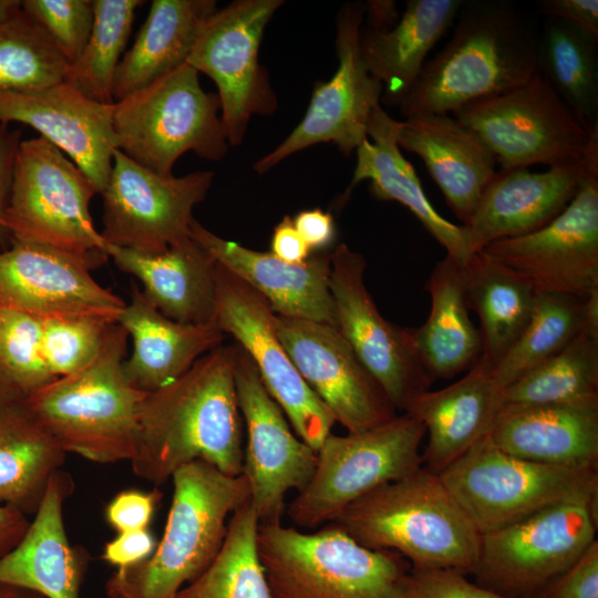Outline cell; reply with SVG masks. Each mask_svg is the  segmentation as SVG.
Returning a JSON list of instances; mask_svg holds the SVG:
<instances>
[{
	"mask_svg": "<svg viewBox=\"0 0 598 598\" xmlns=\"http://www.w3.org/2000/svg\"><path fill=\"white\" fill-rule=\"evenodd\" d=\"M236 343L200 357L172 383L145 392L134 474L155 487L183 465L207 462L243 474L244 423L235 386Z\"/></svg>",
	"mask_w": 598,
	"mask_h": 598,
	"instance_id": "1",
	"label": "cell"
},
{
	"mask_svg": "<svg viewBox=\"0 0 598 598\" xmlns=\"http://www.w3.org/2000/svg\"><path fill=\"white\" fill-rule=\"evenodd\" d=\"M450 41L399 104L404 118L448 114L528 82L537 72L533 20L508 0L462 2Z\"/></svg>",
	"mask_w": 598,
	"mask_h": 598,
	"instance_id": "2",
	"label": "cell"
},
{
	"mask_svg": "<svg viewBox=\"0 0 598 598\" xmlns=\"http://www.w3.org/2000/svg\"><path fill=\"white\" fill-rule=\"evenodd\" d=\"M361 545L390 550L413 568L473 574L481 533L443 484L423 466L347 506L333 522Z\"/></svg>",
	"mask_w": 598,
	"mask_h": 598,
	"instance_id": "3",
	"label": "cell"
},
{
	"mask_svg": "<svg viewBox=\"0 0 598 598\" xmlns=\"http://www.w3.org/2000/svg\"><path fill=\"white\" fill-rule=\"evenodd\" d=\"M127 341L121 324H110L90 363L54 379L22 402L66 453L102 464L135 457L145 392L124 373Z\"/></svg>",
	"mask_w": 598,
	"mask_h": 598,
	"instance_id": "4",
	"label": "cell"
},
{
	"mask_svg": "<svg viewBox=\"0 0 598 598\" xmlns=\"http://www.w3.org/2000/svg\"><path fill=\"white\" fill-rule=\"evenodd\" d=\"M172 481L167 520L155 550L112 573L105 582L107 598H175L209 566L231 515L250 498L243 474L231 476L199 460L179 467Z\"/></svg>",
	"mask_w": 598,
	"mask_h": 598,
	"instance_id": "5",
	"label": "cell"
},
{
	"mask_svg": "<svg viewBox=\"0 0 598 598\" xmlns=\"http://www.w3.org/2000/svg\"><path fill=\"white\" fill-rule=\"evenodd\" d=\"M257 546L274 598H405L410 563L334 523L313 530L260 524Z\"/></svg>",
	"mask_w": 598,
	"mask_h": 598,
	"instance_id": "6",
	"label": "cell"
},
{
	"mask_svg": "<svg viewBox=\"0 0 598 598\" xmlns=\"http://www.w3.org/2000/svg\"><path fill=\"white\" fill-rule=\"evenodd\" d=\"M113 126L122 153L165 176L187 152L218 161L229 148L219 97L187 63L115 102Z\"/></svg>",
	"mask_w": 598,
	"mask_h": 598,
	"instance_id": "7",
	"label": "cell"
},
{
	"mask_svg": "<svg viewBox=\"0 0 598 598\" xmlns=\"http://www.w3.org/2000/svg\"><path fill=\"white\" fill-rule=\"evenodd\" d=\"M425 427L403 412L371 429L329 434L317 451L315 471L286 513L293 526L313 530L350 504L422 467Z\"/></svg>",
	"mask_w": 598,
	"mask_h": 598,
	"instance_id": "8",
	"label": "cell"
},
{
	"mask_svg": "<svg viewBox=\"0 0 598 598\" xmlns=\"http://www.w3.org/2000/svg\"><path fill=\"white\" fill-rule=\"evenodd\" d=\"M95 194L92 181L51 142L42 136L22 140L1 225L13 241L105 261L107 244L90 214Z\"/></svg>",
	"mask_w": 598,
	"mask_h": 598,
	"instance_id": "9",
	"label": "cell"
},
{
	"mask_svg": "<svg viewBox=\"0 0 598 598\" xmlns=\"http://www.w3.org/2000/svg\"><path fill=\"white\" fill-rule=\"evenodd\" d=\"M437 475L481 535L557 503L598 497V467L523 460L489 435Z\"/></svg>",
	"mask_w": 598,
	"mask_h": 598,
	"instance_id": "10",
	"label": "cell"
},
{
	"mask_svg": "<svg viewBox=\"0 0 598 598\" xmlns=\"http://www.w3.org/2000/svg\"><path fill=\"white\" fill-rule=\"evenodd\" d=\"M597 498L557 503L482 534L476 584L507 598H530L596 539Z\"/></svg>",
	"mask_w": 598,
	"mask_h": 598,
	"instance_id": "11",
	"label": "cell"
},
{
	"mask_svg": "<svg viewBox=\"0 0 598 598\" xmlns=\"http://www.w3.org/2000/svg\"><path fill=\"white\" fill-rule=\"evenodd\" d=\"M484 251L536 291L587 300L598 292V128L584 155L579 189L545 227L493 241Z\"/></svg>",
	"mask_w": 598,
	"mask_h": 598,
	"instance_id": "12",
	"label": "cell"
},
{
	"mask_svg": "<svg viewBox=\"0 0 598 598\" xmlns=\"http://www.w3.org/2000/svg\"><path fill=\"white\" fill-rule=\"evenodd\" d=\"M453 114L483 140L503 171L579 162L591 135L539 72L518 87L470 102Z\"/></svg>",
	"mask_w": 598,
	"mask_h": 598,
	"instance_id": "13",
	"label": "cell"
},
{
	"mask_svg": "<svg viewBox=\"0 0 598 598\" xmlns=\"http://www.w3.org/2000/svg\"><path fill=\"white\" fill-rule=\"evenodd\" d=\"M282 0H236L202 24L186 61L217 86L229 146L239 145L254 115L276 111L268 74L259 63L265 29Z\"/></svg>",
	"mask_w": 598,
	"mask_h": 598,
	"instance_id": "14",
	"label": "cell"
},
{
	"mask_svg": "<svg viewBox=\"0 0 598 598\" xmlns=\"http://www.w3.org/2000/svg\"><path fill=\"white\" fill-rule=\"evenodd\" d=\"M215 278L214 322L248 354L296 434L317 453L337 422L282 346L276 313L265 298L218 262Z\"/></svg>",
	"mask_w": 598,
	"mask_h": 598,
	"instance_id": "15",
	"label": "cell"
},
{
	"mask_svg": "<svg viewBox=\"0 0 598 598\" xmlns=\"http://www.w3.org/2000/svg\"><path fill=\"white\" fill-rule=\"evenodd\" d=\"M213 178V171L159 175L116 150L101 193L103 239L110 246L144 252H158L187 239L193 209L205 199Z\"/></svg>",
	"mask_w": 598,
	"mask_h": 598,
	"instance_id": "16",
	"label": "cell"
},
{
	"mask_svg": "<svg viewBox=\"0 0 598 598\" xmlns=\"http://www.w3.org/2000/svg\"><path fill=\"white\" fill-rule=\"evenodd\" d=\"M364 3L341 7L336 19L338 69L327 82L313 86L305 116L270 153L254 164L266 173L290 155L319 143H333L349 156L368 138L372 111L381 105L383 86L367 69L359 48Z\"/></svg>",
	"mask_w": 598,
	"mask_h": 598,
	"instance_id": "17",
	"label": "cell"
},
{
	"mask_svg": "<svg viewBox=\"0 0 598 598\" xmlns=\"http://www.w3.org/2000/svg\"><path fill=\"white\" fill-rule=\"evenodd\" d=\"M235 386L244 423L243 475L249 502L260 524L278 523L286 513L287 494L310 480L317 453L296 434L237 343Z\"/></svg>",
	"mask_w": 598,
	"mask_h": 598,
	"instance_id": "18",
	"label": "cell"
},
{
	"mask_svg": "<svg viewBox=\"0 0 598 598\" xmlns=\"http://www.w3.org/2000/svg\"><path fill=\"white\" fill-rule=\"evenodd\" d=\"M365 259L346 244L331 252L330 292L336 327L395 408L429 390L433 382L410 339L409 328L386 320L364 282Z\"/></svg>",
	"mask_w": 598,
	"mask_h": 598,
	"instance_id": "19",
	"label": "cell"
},
{
	"mask_svg": "<svg viewBox=\"0 0 598 598\" xmlns=\"http://www.w3.org/2000/svg\"><path fill=\"white\" fill-rule=\"evenodd\" d=\"M103 262L47 245L13 241L0 251V310L116 323L126 303L90 274Z\"/></svg>",
	"mask_w": 598,
	"mask_h": 598,
	"instance_id": "20",
	"label": "cell"
},
{
	"mask_svg": "<svg viewBox=\"0 0 598 598\" xmlns=\"http://www.w3.org/2000/svg\"><path fill=\"white\" fill-rule=\"evenodd\" d=\"M275 327L306 383L348 433L371 429L396 415L381 385L337 327L277 315Z\"/></svg>",
	"mask_w": 598,
	"mask_h": 598,
	"instance_id": "21",
	"label": "cell"
},
{
	"mask_svg": "<svg viewBox=\"0 0 598 598\" xmlns=\"http://www.w3.org/2000/svg\"><path fill=\"white\" fill-rule=\"evenodd\" d=\"M113 104H102L66 82L34 92L0 91V121L29 125L70 156L101 194L114 152Z\"/></svg>",
	"mask_w": 598,
	"mask_h": 598,
	"instance_id": "22",
	"label": "cell"
},
{
	"mask_svg": "<svg viewBox=\"0 0 598 598\" xmlns=\"http://www.w3.org/2000/svg\"><path fill=\"white\" fill-rule=\"evenodd\" d=\"M216 262L256 290L277 316L336 327L330 292L331 252L311 255L301 264L224 239L194 219L189 235Z\"/></svg>",
	"mask_w": 598,
	"mask_h": 598,
	"instance_id": "23",
	"label": "cell"
},
{
	"mask_svg": "<svg viewBox=\"0 0 598 598\" xmlns=\"http://www.w3.org/2000/svg\"><path fill=\"white\" fill-rule=\"evenodd\" d=\"M582 174L584 157L543 173L525 167L496 172L471 219L462 225L473 254L493 241L524 236L548 225L575 197Z\"/></svg>",
	"mask_w": 598,
	"mask_h": 598,
	"instance_id": "24",
	"label": "cell"
},
{
	"mask_svg": "<svg viewBox=\"0 0 598 598\" xmlns=\"http://www.w3.org/2000/svg\"><path fill=\"white\" fill-rule=\"evenodd\" d=\"M72 476L55 472L20 542L0 557V582L28 589L43 598H80L90 556L69 542L63 505L74 491Z\"/></svg>",
	"mask_w": 598,
	"mask_h": 598,
	"instance_id": "25",
	"label": "cell"
},
{
	"mask_svg": "<svg viewBox=\"0 0 598 598\" xmlns=\"http://www.w3.org/2000/svg\"><path fill=\"white\" fill-rule=\"evenodd\" d=\"M396 142L423 159L451 210L467 224L496 174L483 140L454 116L422 114L399 121Z\"/></svg>",
	"mask_w": 598,
	"mask_h": 598,
	"instance_id": "26",
	"label": "cell"
},
{
	"mask_svg": "<svg viewBox=\"0 0 598 598\" xmlns=\"http://www.w3.org/2000/svg\"><path fill=\"white\" fill-rule=\"evenodd\" d=\"M501 392L493 365L482 355L456 382L424 391L406 404L403 412L422 422L429 434L422 454L425 470L440 474L489 434L502 406Z\"/></svg>",
	"mask_w": 598,
	"mask_h": 598,
	"instance_id": "27",
	"label": "cell"
},
{
	"mask_svg": "<svg viewBox=\"0 0 598 598\" xmlns=\"http://www.w3.org/2000/svg\"><path fill=\"white\" fill-rule=\"evenodd\" d=\"M488 435L523 460L598 467V405L504 404Z\"/></svg>",
	"mask_w": 598,
	"mask_h": 598,
	"instance_id": "28",
	"label": "cell"
},
{
	"mask_svg": "<svg viewBox=\"0 0 598 598\" xmlns=\"http://www.w3.org/2000/svg\"><path fill=\"white\" fill-rule=\"evenodd\" d=\"M117 323L133 342L132 353L123 363L124 373L134 388L144 392L178 379L225 338L215 322L187 324L165 317L135 285Z\"/></svg>",
	"mask_w": 598,
	"mask_h": 598,
	"instance_id": "29",
	"label": "cell"
},
{
	"mask_svg": "<svg viewBox=\"0 0 598 598\" xmlns=\"http://www.w3.org/2000/svg\"><path fill=\"white\" fill-rule=\"evenodd\" d=\"M107 256L134 276L165 317L187 324L214 322L216 261L189 236L158 252L107 245Z\"/></svg>",
	"mask_w": 598,
	"mask_h": 598,
	"instance_id": "30",
	"label": "cell"
},
{
	"mask_svg": "<svg viewBox=\"0 0 598 598\" xmlns=\"http://www.w3.org/2000/svg\"><path fill=\"white\" fill-rule=\"evenodd\" d=\"M398 124L381 105L372 111L367 130L372 141L365 138L355 150L357 164L344 196L360 182L370 181L369 189L375 198L405 206L446 255L464 266L474 255L465 229L442 217L429 202L413 166L398 145Z\"/></svg>",
	"mask_w": 598,
	"mask_h": 598,
	"instance_id": "31",
	"label": "cell"
},
{
	"mask_svg": "<svg viewBox=\"0 0 598 598\" xmlns=\"http://www.w3.org/2000/svg\"><path fill=\"white\" fill-rule=\"evenodd\" d=\"M462 2L409 0L392 29L378 32L361 27L360 53L369 72L383 86L382 103L399 106L419 78L429 52L455 21Z\"/></svg>",
	"mask_w": 598,
	"mask_h": 598,
	"instance_id": "32",
	"label": "cell"
},
{
	"mask_svg": "<svg viewBox=\"0 0 598 598\" xmlns=\"http://www.w3.org/2000/svg\"><path fill=\"white\" fill-rule=\"evenodd\" d=\"M425 289L431 310L419 328H409L411 343L432 381L468 371L483 354L480 330L470 318L462 266L445 256L434 266Z\"/></svg>",
	"mask_w": 598,
	"mask_h": 598,
	"instance_id": "33",
	"label": "cell"
},
{
	"mask_svg": "<svg viewBox=\"0 0 598 598\" xmlns=\"http://www.w3.org/2000/svg\"><path fill=\"white\" fill-rule=\"evenodd\" d=\"M214 0H153L148 16L115 72L114 103L185 64Z\"/></svg>",
	"mask_w": 598,
	"mask_h": 598,
	"instance_id": "34",
	"label": "cell"
},
{
	"mask_svg": "<svg viewBox=\"0 0 598 598\" xmlns=\"http://www.w3.org/2000/svg\"><path fill=\"white\" fill-rule=\"evenodd\" d=\"M65 456L22 403L0 411V505L34 515Z\"/></svg>",
	"mask_w": 598,
	"mask_h": 598,
	"instance_id": "35",
	"label": "cell"
},
{
	"mask_svg": "<svg viewBox=\"0 0 598 598\" xmlns=\"http://www.w3.org/2000/svg\"><path fill=\"white\" fill-rule=\"evenodd\" d=\"M462 271L467 306L481 322L482 355L494 368L527 324L536 290L482 250L462 266Z\"/></svg>",
	"mask_w": 598,
	"mask_h": 598,
	"instance_id": "36",
	"label": "cell"
},
{
	"mask_svg": "<svg viewBox=\"0 0 598 598\" xmlns=\"http://www.w3.org/2000/svg\"><path fill=\"white\" fill-rule=\"evenodd\" d=\"M504 404L598 405V292L580 331L557 354L501 392Z\"/></svg>",
	"mask_w": 598,
	"mask_h": 598,
	"instance_id": "37",
	"label": "cell"
},
{
	"mask_svg": "<svg viewBox=\"0 0 598 598\" xmlns=\"http://www.w3.org/2000/svg\"><path fill=\"white\" fill-rule=\"evenodd\" d=\"M597 42L587 31L549 17L537 38L538 72L589 134L598 128Z\"/></svg>",
	"mask_w": 598,
	"mask_h": 598,
	"instance_id": "38",
	"label": "cell"
},
{
	"mask_svg": "<svg viewBox=\"0 0 598 598\" xmlns=\"http://www.w3.org/2000/svg\"><path fill=\"white\" fill-rule=\"evenodd\" d=\"M259 525L248 501L231 515L213 561L175 598H274L258 554Z\"/></svg>",
	"mask_w": 598,
	"mask_h": 598,
	"instance_id": "39",
	"label": "cell"
},
{
	"mask_svg": "<svg viewBox=\"0 0 598 598\" xmlns=\"http://www.w3.org/2000/svg\"><path fill=\"white\" fill-rule=\"evenodd\" d=\"M587 309L588 299L536 291L527 324L506 354L493 368L498 388L505 389L516 379L561 351L582 328Z\"/></svg>",
	"mask_w": 598,
	"mask_h": 598,
	"instance_id": "40",
	"label": "cell"
},
{
	"mask_svg": "<svg viewBox=\"0 0 598 598\" xmlns=\"http://www.w3.org/2000/svg\"><path fill=\"white\" fill-rule=\"evenodd\" d=\"M94 20L86 44L69 64L64 82L89 99L113 104V79L128 41L140 0H93Z\"/></svg>",
	"mask_w": 598,
	"mask_h": 598,
	"instance_id": "41",
	"label": "cell"
},
{
	"mask_svg": "<svg viewBox=\"0 0 598 598\" xmlns=\"http://www.w3.org/2000/svg\"><path fill=\"white\" fill-rule=\"evenodd\" d=\"M68 68L44 29L22 8L0 23V91L47 89L63 82Z\"/></svg>",
	"mask_w": 598,
	"mask_h": 598,
	"instance_id": "42",
	"label": "cell"
},
{
	"mask_svg": "<svg viewBox=\"0 0 598 598\" xmlns=\"http://www.w3.org/2000/svg\"><path fill=\"white\" fill-rule=\"evenodd\" d=\"M41 338V318L0 310V382L9 406L56 379L43 359Z\"/></svg>",
	"mask_w": 598,
	"mask_h": 598,
	"instance_id": "43",
	"label": "cell"
},
{
	"mask_svg": "<svg viewBox=\"0 0 598 598\" xmlns=\"http://www.w3.org/2000/svg\"><path fill=\"white\" fill-rule=\"evenodd\" d=\"M110 324L94 317L42 319V354L51 374L64 377L90 363Z\"/></svg>",
	"mask_w": 598,
	"mask_h": 598,
	"instance_id": "44",
	"label": "cell"
},
{
	"mask_svg": "<svg viewBox=\"0 0 598 598\" xmlns=\"http://www.w3.org/2000/svg\"><path fill=\"white\" fill-rule=\"evenodd\" d=\"M21 7L44 29L69 64L78 60L93 25L92 0H24Z\"/></svg>",
	"mask_w": 598,
	"mask_h": 598,
	"instance_id": "45",
	"label": "cell"
},
{
	"mask_svg": "<svg viewBox=\"0 0 598 598\" xmlns=\"http://www.w3.org/2000/svg\"><path fill=\"white\" fill-rule=\"evenodd\" d=\"M466 576L454 569L411 567L404 595L405 598H507L471 582Z\"/></svg>",
	"mask_w": 598,
	"mask_h": 598,
	"instance_id": "46",
	"label": "cell"
},
{
	"mask_svg": "<svg viewBox=\"0 0 598 598\" xmlns=\"http://www.w3.org/2000/svg\"><path fill=\"white\" fill-rule=\"evenodd\" d=\"M530 598H598V540Z\"/></svg>",
	"mask_w": 598,
	"mask_h": 598,
	"instance_id": "47",
	"label": "cell"
},
{
	"mask_svg": "<svg viewBox=\"0 0 598 598\" xmlns=\"http://www.w3.org/2000/svg\"><path fill=\"white\" fill-rule=\"evenodd\" d=\"M162 495L158 487L120 492L106 506V522L117 534L147 529Z\"/></svg>",
	"mask_w": 598,
	"mask_h": 598,
	"instance_id": "48",
	"label": "cell"
},
{
	"mask_svg": "<svg viewBox=\"0 0 598 598\" xmlns=\"http://www.w3.org/2000/svg\"><path fill=\"white\" fill-rule=\"evenodd\" d=\"M156 539L150 529L118 533L104 546L102 559L116 569H123L147 559L156 547Z\"/></svg>",
	"mask_w": 598,
	"mask_h": 598,
	"instance_id": "49",
	"label": "cell"
},
{
	"mask_svg": "<svg viewBox=\"0 0 598 598\" xmlns=\"http://www.w3.org/2000/svg\"><path fill=\"white\" fill-rule=\"evenodd\" d=\"M536 6L547 17L569 22L598 39L597 0H542Z\"/></svg>",
	"mask_w": 598,
	"mask_h": 598,
	"instance_id": "50",
	"label": "cell"
},
{
	"mask_svg": "<svg viewBox=\"0 0 598 598\" xmlns=\"http://www.w3.org/2000/svg\"><path fill=\"white\" fill-rule=\"evenodd\" d=\"M293 225L311 251L323 250L336 239L333 216L321 208L305 209L292 218Z\"/></svg>",
	"mask_w": 598,
	"mask_h": 598,
	"instance_id": "51",
	"label": "cell"
},
{
	"mask_svg": "<svg viewBox=\"0 0 598 598\" xmlns=\"http://www.w3.org/2000/svg\"><path fill=\"white\" fill-rule=\"evenodd\" d=\"M22 131L11 128L9 123L0 121V238L8 235L1 225L7 209L13 176V166Z\"/></svg>",
	"mask_w": 598,
	"mask_h": 598,
	"instance_id": "52",
	"label": "cell"
},
{
	"mask_svg": "<svg viewBox=\"0 0 598 598\" xmlns=\"http://www.w3.org/2000/svg\"><path fill=\"white\" fill-rule=\"evenodd\" d=\"M270 252L289 264H301L312 255L290 216H285L274 228Z\"/></svg>",
	"mask_w": 598,
	"mask_h": 598,
	"instance_id": "53",
	"label": "cell"
},
{
	"mask_svg": "<svg viewBox=\"0 0 598 598\" xmlns=\"http://www.w3.org/2000/svg\"><path fill=\"white\" fill-rule=\"evenodd\" d=\"M29 524L28 516L19 509L0 505V557L16 547Z\"/></svg>",
	"mask_w": 598,
	"mask_h": 598,
	"instance_id": "54",
	"label": "cell"
},
{
	"mask_svg": "<svg viewBox=\"0 0 598 598\" xmlns=\"http://www.w3.org/2000/svg\"><path fill=\"white\" fill-rule=\"evenodd\" d=\"M367 16L363 28L383 32L392 29L401 18L396 2L392 0H371L364 3Z\"/></svg>",
	"mask_w": 598,
	"mask_h": 598,
	"instance_id": "55",
	"label": "cell"
},
{
	"mask_svg": "<svg viewBox=\"0 0 598 598\" xmlns=\"http://www.w3.org/2000/svg\"><path fill=\"white\" fill-rule=\"evenodd\" d=\"M0 598H43V597L31 590L0 582Z\"/></svg>",
	"mask_w": 598,
	"mask_h": 598,
	"instance_id": "56",
	"label": "cell"
},
{
	"mask_svg": "<svg viewBox=\"0 0 598 598\" xmlns=\"http://www.w3.org/2000/svg\"><path fill=\"white\" fill-rule=\"evenodd\" d=\"M21 8L19 0H0V23L17 14Z\"/></svg>",
	"mask_w": 598,
	"mask_h": 598,
	"instance_id": "57",
	"label": "cell"
},
{
	"mask_svg": "<svg viewBox=\"0 0 598 598\" xmlns=\"http://www.w3.org/2000/svg\"><path fill=\"white\" fill-rule=\"evenodd\" d=\"M8 406H9V404H8V401L6 399L2 384L0 382V411H2L3 409H6Z\"/></svg>",
	"mask_w": 598,
	"mask_h": 598,
	"instance_id": "58",
	"label": "cell"
}]
</instances>
